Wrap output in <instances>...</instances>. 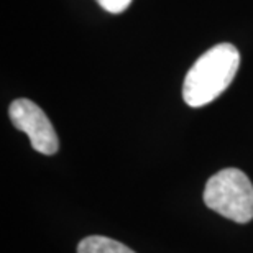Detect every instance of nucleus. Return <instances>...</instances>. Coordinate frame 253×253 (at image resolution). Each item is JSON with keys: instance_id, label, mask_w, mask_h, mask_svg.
<instances>
[{"instance_id": "1", "label": "nucleus", "mask_w": 253, "mask_h": 253, "mask_svg": "<svg viewBox=\"0 0 253 253\" xmlns=\"http://www.w3.org/2000/svg\"><path fill=\"white\" fill-rule=\"evenodd\" d=\"M239 66L240 53L234 44L220 43L207 49L186 74L184 102L194 109L211 104L232 84Z\"/></svg>"}, {"instance_id": "2", "label": "nucleus", "mask_w": 253, "mask_h": 253, "mask_svg": "<svg viewBox=\"0 0 253 253\" xmlns=\"http://www.w3.org/2000/svg\"><path fill=\"white\" fill-rule=\"evenodd\" d=\"M204 202L225 219L247 224L253 219V184L244 171L222 169L207 181Z\"/></svg>"}, {"instance_id": "3", "label": "nucleus", "mask_w": 253, "mask_h": 253, "mask_svg": "<svg viewBox=\"0 0 253 253\" xmlns=\"http://www.w3.org/2000/svg\"><path fill=\"white\" fill-rule=\"evenodd\" d=\"M8 115L15 128L28 135L33 150L43 155H54L59 148L56 130L46 114L30 99H17L10 104Z\"/></svg>"}, {"instance_id": "4", "label": "nucleus", "mask_w": 253, "mask_h": 253, "mask_svg": "<svg viewBox=\"0 0 253 253\" xmlns=\"http://www.w3.org/2000/svg\"><path fill=\"white\" fill-rule=\"evenodd\" d=\"M78 253H135L126 245L102 235L85 237L79 242Z\"/></svg>"}, {"instance_id": "5", "label": "nucleus", "mask_w": 253, "mask_h": 253, "mask_svg": "<svg viewBox=\"0 0 253 253\" xmlns=\"http://www.w3.org/2000/svg\"><path fill=\"white\" fill-rule=\"evenodd\" d=\"M97 3L109 13H122L128 8L131 0H97Z\"/></svg>"}]
</instances>
